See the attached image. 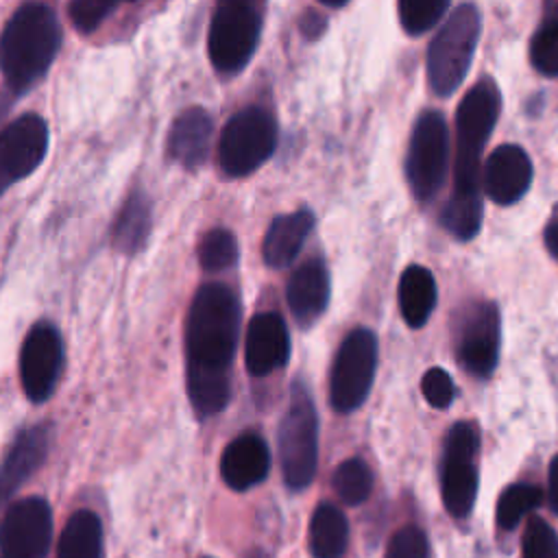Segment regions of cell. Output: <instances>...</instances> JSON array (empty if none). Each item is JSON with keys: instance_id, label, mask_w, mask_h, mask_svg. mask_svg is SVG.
I'll use <instances>...</instances> for the list:
<instances>
[{"instance_id": "1", "label": "cell", "mask_w": 558, "mask_h": 558, "mask_svg": "<svg viewBox=\"0 0 558 558\" xmlns=\"http://www.w3.org/2000/svg\"><path fill=\"white\" fill-rule=\"evenodd\" d=\"M240 333V301L222 283L196 290L185 320V386L198 416H211L231 399L229 371Z\"/></svg>"}, {"instance_id": "2", "label": "cell", "mask_w": 558, "mask_h": 558, "mask_svg": "<svg viewBox=\"0 0 558 558\" xmlns=\"http://www.w3.org/2000/svg\"><path fill=\"white\" fill-rule=\"evenodd\" d=\"M61 46V26L44 2L22 4L0 33V72L7 85L22 94L50 68Z\"/></svg>"}, {"instance_id": "3", "label": "cell", "mask_w": 558, "mask_h": 558, "mask_svg": "<svg viewBox=\"0 0 558 558\" xmlns=\"http://www.w3.org/2000/svg\"><path fill=\"white\" fill-rule=\"evenodd\" d=\"M501 107L499 89L493 81H480L466 92L456 113V163H453V192L482 194L480 157Z\"/></svg>"}, {"instance_id": "4", "label": "cell", "mask_w": 558, "mask_h": 558, "mask_svg": "<svg viewBox=\"0 0 558 558\" xmlns=\"http://www.w3.org/2000/svg\"><path fill=\"white\" fill-rule=\"evenodd\" d=\"M480 11L471 2L458 4L427 48V83L436 96L453 94L464 81L480 39Z\"/></svg>"}, {"instance_id": "5", "label": "cell", "mask_w": 558, "mask_h": 558, "mask_svg": "<svg viewBox=\"0 0 558 558\" xmlns=\"http://www.w3.org/2000/svg\"><path fill=\"white\" fill-rule=\"evenodd\" d=\"M279 462L290 488H305L316 473L318 462V416L307 388L294 381L290 401L279 423Z\"/></svg>"}, {"instance_id": "6", "label": "cell", "mask_w": 558, "mask_h": 558, "mask_svg": "<svg viewBox=\"0 0 558 558\" xmlns=\"http://www.w3.org/2000/svg\"><path fill=\"white\" fill-rule=\"evenodd\" d=\"M277 146V122L257 105L233 113L218 140V163L229 177H246L270 159Z\"/></svg>"}, {"instance_id": "7", "label": "cell", "mask_w": 558, "mask_h": 558, "mask_svg": "<svg viewBox=\"0 0 558 558\" xmlns=\"http://www.w3.org/2000/svg\"><path fill=\"white\" fill-rule=\"evenodd\" d=\"M262 33V15L255 4L229 0L214 9L207 50L220 74H238L253 57Z\"/></svg>"}, {"instance_id": "8", "label": "cell", "mask_w": 558, "mask_h": 558, "mask_svg": "<svg viewBox=\"0 0 558 558\" xmlns=\"http://www.w3.org/2000/svg\"><path fill=\"white\" fill-rule=\"evenodd\" d=\"M377 366V338L371 329L357 327L347 333L333 357L329 377V401L336 412L357 410L373 386Z\"/></svg>"}, {"instance_id": "9", "label": "cell", "mask_w": 558, "mask_h": 558, "mask_svg": "<svg viewBox=\"0 0 558 558\" xmlns=\"http://www.w3.org/2000/svg\"><path fill=\"white\" fill-rule=\"evenodd\" d=\"M449 131L438 111H423L412 129L405 177L416 201L434 198L447 177Z\"/></svg>"}, {"instance_id": "10", "label": "cell", "mask_w": 558, "mask_h": 558, "mask_svg": "<svg viewBox=\"0 0 558 558\" xmlns=\"http://www.w3.org/2000/svg\"><path fill=\"white\" fill-rule=\"evenodd\" d=\"M477 449L480 436L473 423L460 421L449 429L440 464V490L442 504L453 517H466L475 504Z\"/></svg>"}, {"instance_id": "11", "label": "cell", "mask_w": 558, "mask_h": 558, "mask_svg": "<svg viewBox=\"0 0 558 558\" xmlns=\"http://www.w3.org/2000/svg\"><path fill=\"white\" fill-rule=\"evenodd\" d=\"M501 318L497 305L490 301L471 303L456 325V355L462 368L477 379L490 377L497 366Z\"/></svg>"}, {"instance_id": "12", "label": "cell", "mask_w": 558, "mask_h": 558, "mask_svg": "<svg viewBox=\"0 0 558 558\" xmlns=\"http://www.w3.org/2000/svg\"><path fill=\"white\" fill-rule=\"evenodd\" d=\"M48 142V122L37 113H24L0 131V196L39 168Z\"/></svg>"}, {"instance_id": "13", "label": "cell", "mask_w": 558, "mask_h": 558, "mask_svg": "<svg viewBox=\"0 0 558 558\" xmlns=\"http://www.w3.org/2000/svg\"><path fill=\"white\" fill-rule=\"evenodd\" d=\"M63 368V340L52 323L31 327L20 351V381L33 403L46 401Z\"/></svg>"}, {"instance_id": "14", "label": "cell", "mask_w": 558, "mask_h": 558, "mask_svg": "<svg viewBox=\"0 0 558 558\" xmlns=\"http://www.w3.org/2000/svg\"><path fill=\"white\" fill-rule=\"evenodd\" d=\"M50 536L52 514L41 497L11 504L0 521V549L4 558H44Z\"/></svg>"}, {"instance_id": "15", "label": "cell", "mask_w": 558, "mask_h": 558, "mask_svg": "<svg viewBox=\"0 0 558 558\" xmlns=\"http://www.w3.org/2000/svg\"><path fill=\"white\" fill-rule=\"evenodd\" d=\"M532 183V161L517 144L497 146L482 168L484 194L497 205L517 203Z\"/></svg>"}, {"instance_id": "16", "label": "cell", "mask_w": 558, "mask_h": 558, "mask_svg": "<svg viewBox=\"0 0 558 558\" xmlns=\"http://www.w3.org/2000/svg\"><path fill=\"white\" fill-rule=\"evenodd\" d=\"M290 357V333L277 312H259L246 329L244 362L253 377H266L279 371Z\"/></svg>"}, {"instance_id": "17", "label": "cell", "mask_w": 558, "mask_h": 558, "mask_svg": "<svg viewBox=\"0 0 558 558\" xmlns=\"http://www.w3.org/2000/svg\"><path fill=\"white\" fill-rule=\"evenodd\" d=\"M50 442L48 425L24 427L11 442L0 464V504L9 499L46 460Z\"/></svg>"}, {"instance_id": "18", "label": "cell", "mask_w": 558, "mask_h": 558, "mask_svg": "<svg viewBox=\"0 0 558 558\" xmlns=\"http://www.w3.org/2000/svg\"><path fill=\"white\" fill-rule=\"evenodd\" d=\"M270 471V451L262 436L244 432L233 438L220 458V475L233 490H246L259 484Z\"/></svg>"}, {"instance_id": "19", "label": "cell", "mask_w": 558, "mask_h": 558, "mask_svg": "<svg viewBox=\"0 0 558 558\" xmlns=\"http://www.w3.org/2000/svg\"><path fill=\"white\" fill-rule=\"evenodd\" d=\"M329 292L331 281L327 266L320 259L301 264L286 286V301L294 320L301 327H310L327 310Z\"/></svg>"}, {"instance_id": "20", "label": "cell", "mask_w": 558, "mask_h": 558, "mask_svg": "<svg viewBox=\"0 0 558 558\" xmlns=\"http://www.w3.org/2000/svg\"><path fill=\"white\" fill-rule=\"evenodd\" d=\"M211 133H214V124L209 113L203 107L183 109L174 118L168 131V140H166L168 157L187 170L198 168L201 163H205L209 155Z\"/></svg>"}, {"instance_id": "21", "label": "cell", "mask_w": 558, "mask_h": 558, "mask_svg": "<svg viewBox=\"0 0 558 558\" xmlns=\"http://www.w3.org/2000/svg\"><path fill=\"white\" fill-rule=\"evenodd\" d=\"M312 227H314V216L307 209L277 216L268 225L264 242H262L264 262L272 268L288 266L299 255Z\"/></svg>"}, {"instance_id": "22", "label": "cell", "mask_w": 558, "mask_h": 558, "mask_svg": "<svg viewBox=\"0 0 558 558\" xmlns=\"http://www.w3.org/2000/svg\"><path fill=\"white\" fill-rule=\"evenodd\" d=\"M150 225H153V209H150L148 196L142 190L131 192L111 229L113 246L124 255L140 253L148 242Z\"/></svg>"}, {"instance_id": "23", "label": "cell", "mask_w": 558, "mask_h": 558, "mask_svg": "<svg viewBox=\"0 0 558 558\" xmlns=\"http://www.w3.org/2000/svg\"><path fill=\"white\" fill-rule=\"evenodd\" d=\"M399 310L410 327H423L436 307V281L432 272L423 266H408L401 272L399 288Z\"/></svg>"}, {"instance_id": "24", "label": "cell", "mask_w": 558, "mask_h": 558, "mask_svg": "<svg viewBox=\"0 0 558 558\" xmlns=\"http://www.w3.org/2000/svg\"><path fill=\"white\" fill-rule=\"evenodd\" d=\"M57 558H102V525L92 510H78L68 519Z\"/></svg>"}, {"instance_id": "25", "label": "cell", "mask_w": 558, "mask_h": 558, "mask_svg": "<svg viewBox=\"0 0 558 558\" xmlns=\"http://www.w3.org/2000/svg\"><path fill=\"white\" fill-rule=\"evenodd\" d=\"M347 541L349 525L344 514L331 504H320L310 521V549L314 558H342Z\"/></svg>"}, {"instance_id": "26", "label": "cell", "mask_w": 558, "mask_h": 558, "mask_svg": "<svg viewBox=\"0 0 558 558\" xmlns=\"http://www.w3.org/2000/svg\"><path fill=\"white\" fill-rule=\"evenodd\" d=\"M482 194H451L442 207L440 222L458 240H471L482 227Z\"/></svg>"}, {"instance_id": "27", "label": "cell", "mask_w": 558, "mask_h": 558, "mask_svg": "<svg viewBox=\"0 0 558 558\" xmlns=\"http://www.w3.org/2000/svg\"><path fill=\"white\" fill-rule=\"evenodd\" d=\"M331 484H333L336 495L344 504L357 506V504L366 501L373 490V473L364 460L349 458L333 471Z\"/></svg>"}, {"instance_id": "28", "label": "cell", "mask_w": 558, "mask_h": 558, "mask_svg": "<svg viewBox=\"0 0 558 558\" xmlns=\"http://www.w3.org/2000/svg\"><path fill=\"white\" fill-rule=\"evenodd\" d=\"M198 262L207 272H222L238 262V242L229 229L207 231L198 244Z\"/></svg>"}, {"instance_id": "29", "label": "cell", "mask_w": 558, "mask_h": 558, "mask_svg": "<svg viewBox=\"0 0 558 558\" xmlns=\"http://www.w3.org/2000/svg\"><path fill=\"white\" fill-rule=\"evenodd\" d=\"M543 499V493L534 484H512L497 501V523L504 530L517 527V523L532 512Z\"/></svg>"}, {"instance_id": "30", "label": "cell", "mask_w": 558, "mask_h": 558, "mask_svg": "<svg viewBox=\"0 0 558 558\" xmlns=\"http://www.w3.org/2000/svg\"><path fill=\"white\" fill-rule=\"evenodd\" d=\"M399 22L405 33L421 35L438 24V20L449 11L447 0H401L397 4Z\"/></svg>"}, {"instance_id": "31", "label": "cell", "mask_w": 558, "mask_h": 558, "mask_svg": "<svg viewBox=\"0 0 558 558\" xmlns=\"http://www.w3.org/2000/svg\"><path fill=\"white\" fill-rule=\"evenodd\" d=\"M530 61L545 76H558V17H545L530 44Z\"/></svg>"}, {"instance_id": "32", "label": "cell", "mask_w": 558, "mask_h": 558, "mask_svg": "<svg viewBox=\"0 0 558 558\" xmlns=\"http://www.w3.org/2000/svg\"><path fill=\"white\" fill-rule=\"evenodd\" d=\"M523 558H558V536L543 519H532L523 541Z\"/></svg>"}, {"instance_id": "33", "label": "cell", "mask_w": 558, "mask_h": 558, "mask_svg": "<svg viewBox=\"0 0 558 558\" xmlns=\"http://www.w3.org/2000/svg\"><path fill=\"white\" fill-rule=\"evenodd\" d=\"M116 9L118 7L113 2H100V0H76L68 4L70 20L81 33L96 31Z\"/></svg>"}, {"instance_id": "34", "label": "cell", "mask_w": 558, "mask_h": 558, "mask_svg": "<svg viewBox=\"0 0 558 558\" xmlns=\"http://www.w3.org/2000/svg\"><path fill=\"white\" fill-rule=\"evenodd\" d=\"M427 549H429V545H427L423 530L408 525V527H401L390 538L386 558H427V554H429Z\"/></svg>"}, {"instance_id": "35", "label": "cell", "mask_w": 558, "mask_h": 558, "mask_svg": "<svg viewBox=\"0 0 558 558\" xmlns=\"http://www.w3.org/2000/svg\"><path fill=\"white\" fill-rule=\"evenodd\" d=\"M421 390H423V397L427 399V403L434 405V408H440V410L447 408L453 401V395H456V388H453V381H451L449 373L440 366H434L423 375Z\"/></svg>"}, {"instance_id": "36", "label": "cell", "mask_w": 558, "mask_h": 558, "mask_svg": "<svg viewBox=\"0 0 558 558\" xmlns=\"http://www.w3.org/2000/svg\"><path fill=\"white\" fill-rule=\"evenodd\" d=\"M543 238H545V246H547L549 255H551L554 259H558V207H556L554 216L549 218Z\"/></svg>"}, {"instance_id": "37", "label": "cell", "mask_w": 558, "mask_h": 558, "mask_svg": "<svg viewBox=\"0 0 558 558\" xmlns=\"http://www.w3.org/2000/svg\"><path fill=\"white\" fill-rule=\"evenodd\" d=\"M301 28H303L305 37L314 39V37H318V35L323 33V28H325V20H323V15H318V13H312V11H310L307 15H303Z\"/></svg>"}, {"instance_id": "38", "label": "cell", "mask_w": 558, "mask_h": 558, "mask_svg": "<svg viewBox=\"0 0 558 558\" xmlns=\"http://www.w3.org/2000/svg\"><path fill=\"white\" fill-rule=\"evenodd\" d=\"M549 506L558 514V456L549 464Z\"/></svg>"}, {"instance_id": "39", "label": "cell", "mask_w": 558, "mask_h": 558, "mask_svg": "<svg viewBox=\"0 0 558 558\" xmlns=\"http://www.w3.org/2000/svg\"><path fill=\"white\" fill-rule=\"evenodd\" d=\"M246 558H268L264 551H259V549H255V551H251Z\"/></svg>"}]
</instances>
